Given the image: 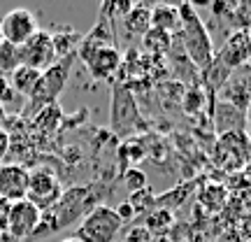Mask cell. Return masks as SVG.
I'll return each instance as SVG.
<instances>
[{
  "label": "cell",
  "mask_w": 251,
  "mask_h": 242,
  "mask_svg": "<svg viewBox=\"0 0 251 242\" xmlns=\"http://www.w3.org/2000/svg\"><path fill=\"white\" fill-rule=\"evenodd\" d=\"M51 42H54V52H56V58H68V56H77V47L81 42V35L79 33H72V30H61L51 35Z\"/></svg>",
  "instance_id": "obj_20"
},
{
  "label": "cell",
  "mask_w": 251,
  "mask_h": 242,
  "mask_svg": "<svg viewBox=\"0 0 251 242\" xmlns=\"http://www.w3.org/2000/svg\"><path fill=\"white\" fill-rule=\"evenodd\" d=\"M124 28L130 35H144L151 28V7L149 5H133L124 17Z\"/></svg>",
  "instance_id": "obj_16"
},
{
  "label": "cell",
  "mask_w": 251,
  "mask_h": 242,
  "mask_svg": "<svg viewBox=\"0 0 251 242\" xmlns=\"http://www.w3.org/2000/svg\"><path fill=\"white\" fill-rule=\"evenodd\" d=\"M30 170L21 163H0V198L7 203L26 200Z\"/></svg>",
  "instance_id": "obj_11"
},
{
  "label": "cell",
  "mask_w": 251,
  "mask_h": 242,
  "mask_svg": "<svg viewBox=\"0 0 251 242\" xmlns=\"http://www.w3.org/2000/svg\"><path fill=\"white\" fill-rule=\"evenodd\" d=\"M219 61L224 63L228 70L242 68L247 61H251V35L249 30H233L226 37L224 47L219 49V54H214Z\"/></svg>",
  "instance_id": "obj_12"
},
{
  "label": "cell",
  "mask_w": 251,
  "mask_h": 242,
  "mask_svg": "<svg viewBox=\"0 0 251 242\" xmlns=\"http://www.w3.org/2000/svg\"><path fill=\"white\" fill-rule=\"evenodd\" d=\"M0 42H2V30H0Z\"/></svg>",
  "instance_id": "obj_29"
},
{
  "label": "cell",
  "mask_w": 251,
  "mask_h": 242,
  "mask_svg": "<svg viewBox=\"0 0 251 242\" xmlns=\"http://www.w3.org/2000/svg\"><path fill=\"white\" fill-rule=\"evenodd\" d=\"M19 52H21V65H28V68L40 72H45L47 68H51L58 61L54 52V42H51V33L40 30V28L28 42L19 47Z\"/></svg>",
  "instance_id": "obj_6"
},
{
  "label": "cell",
  "mask_w": 251,
  "mask_h": 242,
  "mask_svg": "<svg viewBox=\"0 0 251 242\" xmlns=\"http://www.w3.org/2000/svg\"><path fill=\"white\" fill-rule=\"evenodd\" d=\"M61 242H81V240H79V238H75V235H72V238H63Z\"/></svg>",
  "instance_id": "obj_28"
},
{
  "label": "cell",
  "mask_w": 251,
  "mask_h": 242,
  "mask_svg": "<svg viewBox=\"0 0 251 242\" xmlns=\"http://www.w3.org/2000/svg\"><path fill=\"white\" fill-rule=\"evenodd\" d=\"M202 103H205V93L198 89V86H193V89H188L186 93H184V109H186V112H191V114H193V112H198Z\"/></svg>",
  "instance_id": "obj_24"
},
{
  "label": "cell",
  "mask_w": 251,
  "mask_h": 242,
  "mask_svg": "<svg viewBox=\"0 0 251 242\" xmlns=\"http://www.w3.org/2000/svg\"><path fill=\"white\" fill-rule=\"evenodd\" d=\"M61 193H63L61 182H58V177H56L54 172L45 170V168H37V170L30 172V177H28L26 200H30L40 212L49 210V207L61 198Z\"/></svg>",
  "instance_id": "obj_7"
},
{
  "label": "cell",
  "mask_w": 251,
  "mask_h": 242,
  "mask_svg": "<svg viewBox=\"0 0 251 242\" xmlns=\"http://www.w3.org/2000/svg\"><path fill=\"white\" fill-rule=\"evenodd\" d=\"M96 200H98V191L89 187V184L65 188L54 205L42 212L40 226H37V231L33 233L30 240H40V238H47V235H54L58 231H63V228H70L72 224L81 221L96 207Z\"/></svg>",
  "instance_id": "obj_1"
},
{
  "label": "cell",
  "mask_w": 251,
  "mask_h": 242,
  "mask_svg": "<svg viewBox=\"0 0 251 242\" xmlns=\"http://www.w3.org/2000/svg\"><path fill=\"white\" fill-rule=\"evenodd\" d=\"M21 65V52L17 45H9V42H0V75H9Z\"/></svg>",
  "instance_id": "obj_21"
},
{
  "label": "cell",
  "mask_w": 251,
  "mask_h": 242,
  "mask_svg": "<svg viewBox=\"0 0 251 242\" xmlns=\"http://www.w3.org/2000/svg\"><path fill=\"white\" fill-rule=\"evenodd\" d=\"M5 119H7V114H5V109H2V108H0V126H2V124H5Z\"/></svg>",
  "instance_id": "obj_27"
},
{
  "label": "cell",
  "mask_w": 251,
  "mask_h": 242,
  "mask_svg": "<svg viewBox=\"0 0 251 242\" xmlns=\"http://www.w3.org/2000/svg\"><path fill=\"white\" fill-rule=\"evenodd\" d=\"M0 108L5 109V114H24L26 108V98L14 91L7 75H0Z\"/></svg>",
  "instance_id": "obj_17"
},
{
  "label": "cell",
  "mask_w": 251,
  "mask_h": 242,
  "mask_svg": "<svg viewBox=\"0 0 251 242\" xmlns=\"http://www.w3.org/2000/svg\"><path fill=\"white\" fill-rule=\"evenodd\" d=\"M114 212H117V216L121 219V221H130V219H135V207L130 205V203H121V205L114 207Z\"/></svg>",
  "instance_id": "obj_25"
},
{
  "label": "cell",
  "mask_w": 251,
  "mask_h": 242,
  "mask_svg": "<svg viewBox=\"0 0 251 242\" xmlns=\"http://www.w3.org/2000/svg\"><path fill=\"white\" fill-rule=\"evenodd\" d=\"M109 126L112 131L121 137L126 135L147 131V121H144L142 112L137 109L133 91L126 84H114L112 89V108H109Z\"/></svg>",
  "instance_id": "obj_4"
},
{
  "label": "cell",
  "mask_w": 251,
  "mask_h": 242,
  "mask_svg": "<svg viewBox=\"0 0 251 242\" xmlns=\"http://www.w3.org/2000/svg\"><path fill=\"white\" fill-rule=\"evenodd\" d=\"M172 47V35L170 33H163V30H156V28H149L142 35V49L149 56H163L168 54Z\"/></svg>",
  "instance_id": "obj_19"
},
{
  "label": "cell",
  "mask_w": 251,
  "mask_h": 242,
  "mask_svg": "<svg viewBox=\"0 0 251 242\" xmlns=\"http://www.w3.org/2000/svg\"><path fill=\"white\" fill-rule=\"evenodd\" d=\"M0 30H2V40H5V42L21 47L24 42H28L30 37L35 35L37 19L30 9L14 7L0 19Z\"/></svg>",
  "instance_id": "obj_8"
},
{
  "label": "cell",
  "mask_w": 251,
  "mask_h": 242,
  "mask_svg": "<svg viewBox=\"0 0 251 242\" xmlns=\"http://www.w3.org/2000/svg\"><path fill=\"white\" fill-rule=\"evenodd\" d=\"M9 147H12V140H9V133L0 126V161H5V156L9 154Z\"/></svg>",
  "instance_id": "obj_26"
},
{
  "label": "cell",
  "mask_w": 251,
  "mask_h": 242,
  "mask_svg": "<svg viewBox=\"0 0 251 242\" xmlns=\"http://www.w3.org/2000/svg\"><path fill=\"white\" fill-rule=\"evenodd\" d=\"M9 84L14 86V91H17L19 96H24V98H28L30 93H33V89L37 86V81H40V77H42V72L40 70H33V68H28V65H19L14 72H9Z\"/></svg>",
  "instance_id": "obj_15"
},
{
  "label": "cell",
  "mask_w": 251,
  "mask_h": 242,
  "mask_svg": "<svg viewBox=\"0 0 251 242\" xmlns=\"http://www.w3.org/2000/svg\"><path fill=\"white\" fill-rule=\"evenodd\" d=\"M77 56H68V58H61L56 61L51 68H47L42 72V77L37 81V86L33 89V93L26 98V108L24 112L26 114H35V112H42L45 108L54 105L58 96L63 93L65 84H68V77H70L72 63H75Z\"/></svg>",
  "instance_id": "obj_3"
},
{
  "label": "cell",
  "mask_w": 251,
  "mask_h": 242,
  "mask_svg": "<svg viewBox=\"0 0 251 242\" xmlns=\"http://www.w3.org/2000/svg\"><path fill=\"white\" fill-rule=\"evenodd\" d=\"M177 12H179V33L177 35H179V42L184 47V54L188 56V61L193 63L198 70H205L207 65L214 61L212 33L191 2L177 5Z\"/></svg>",
  "instance_id": "obj_2"
},
{
  "label": "cell",
  "mask_w": 251,
  "mask_h": 242,
  "mask_svg": "<svg viewBox=\"0 0 251 242\" xmlns=\"http://www.w3.org/2000/svg\"><path fill=\"white\" fill-rule=\"evenodd\" d=\"M151 28L163 33H179V12L177 5H153L151 7Z\"/></svg>",
  "instance_id": "obj_14"
},
{
  "label": "cell",
  "mask_w": 251,
  "mask_h": 242,
  "mask_svg": "<svg viewBox=\"0 0 251 242\" xmlns=\"http://www.w3.org/2000/svg\"><path fill=\"white\" fill-rule=\"evenodd\" d=\"M172 226V212L170 210H156L151 215H147V231H151V233H163V231H168Z\"/></svg>",
  "instance_id": "obj_22"
},
{
  "label": "cell",
  "mask_w": 251,
  "mask_h": 242,
  "mask_svg": "<svg viewBox=\"0 0 251 242\" xmlns=\"http://www.w3.org/2000/svg\"><path fill=\"white\" fill-rule=\"evenodd\" d=\"M124 184L128 187V191L137 193V191L147 188V175H144L140 168H128L124 175Z\"/></svg>",
  "instance_id": "obj_23"
},
{
  "label": "cell",
  "mask_w": 251,
  "mask_h": 242,
  "mask_svg": "<svg viewBox=\"0 0 251 242\" xmlns=\"http://www.w3.org/2000/svg\"><path fill=\"white\" fill-rule=\"evenodd\" d=\"M79 61L86 65V70L91 72V77L109 81L119 72L124 56H121V52H119L117 45H105V47L93 49L91 54H86L84 58H79Z\"/></svg>",
  "instance_id": "obj_10"
},
{
  "label": "cell",
  "mask_w": 251,
  "mask_h": 242,
  "mask_svg": "<svg viewBox=\"0 0 251 242\" xmlns=\"http://www.w3.org/2000/svg\"><path fill=\"white\" fill-rule=\"evenodd\" d=\"M212 117H214V128L219 135L244 133V128H247V112L233 108V105H228L224 100H219L214 105Z\"/></svg>",
  "instance_id": "obj_13"
},
{
  "label": "cell",
  "mask_w": 251,
  "mask_h": 242,
  "mask_svg": "<svg viewBox=\"0 0 251 242\" xmlns=\"http://www.w3.org/2000/svg\"><path fill=\"white\" fill-rule=\"evenodd\" d=\"M230 72H233V70H228L224 63L214 56V61H212L205 70H202V84H205V89L209 91V93L221 91L226 84H228V80H230Z\"/></svg>",
  "instance_id": "obj_18"
},
{
  "label": "cell",
  "mask_w": 251,
  "mask_h": 242,
  "mask_svg": "<svg viewBox=\"0 0 251 242\" xmlns=\"http://www.w3.org/2000/svg\"><path fill=\"white\" fill-rule=\"evenodd\" d=\"M124 221L117 216L114 207L96 205L77 226V235L81 242H114L121 233Z\"/></svg>",
  "instance_id": "obj_5"
},
{
  "label": "cell",
  "mask_w": 251,
  "mask_h": 242,
  "mask_svg": "<svg viewBox=\"0 0 251 242\" xmlns=\"http://www.w3.org/2000/svg\"><path fill=\"white\" fill-rule=\"evenodd\" d=\"M40 216L42 212L30 200L12 203L7 212V235L14 240H30L40 226Z\"/></svg>",
  "instance_id": "obj_9"
}]
</instances>
